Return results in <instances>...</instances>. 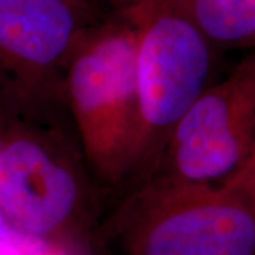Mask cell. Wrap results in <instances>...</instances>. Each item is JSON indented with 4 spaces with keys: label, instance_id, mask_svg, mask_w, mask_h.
I'll list each match as a JSON object with an SVG mask.
<instances>
[{
    "label": "cell",
    "instance_id": "1",
    "mask_svg": "<svg viewBox=\"0 0 255 255\" xmlns=\"http://www.w3.org/2000/svg\"><path fill=\"white\" fill-rule=\"evenodd\" d=\"M64 105L63 94L20 97L23 122L0 143V213L43 241L84 214L95 193L73 122H63Z\"/></svg>",
    "mask_w": 255,
    "mask_h": 255
},
{
    "label": "cell",
    "instance_id": "3",
    "mask_svg": "<svg viewBox=\"0 0 255 255\" xmlns=\"http://www.w3.org/2000/svg\"><path fill=\"white\" fill-rule=\"evenodd\" d=\"M112 227L129 255H254L255 173L226 184L146 174Z\"/></svg>",
    "mask_w": 255,
    "mask_h": 255
},
{
    "label": "cell",
    "instance_id": "9",
    "mask_svg": "<svg viewBox=\"0 0 255 255\" xmlns=\"http://www.w3.org/2000/svg\"><path fill=\"white\" fill-rule=\"evenodd\" d=\"M58 1H63V3H67L70 6H74L77 9L84 10V11H88L90 10V0H58Z\"/></svg>",
    "mask_w": 255,
    "mask_h": 255
},
{
    "label": "cell",
    "instance_id": "4",
    "mask_svg": "<svg viewBox=\"0 0 255 255\" xmlns=\"http://www.w3.org/2000/svg\"><path fill=\"white\" fill-rule=\"evenodd\" d=\"M129 9L139 26L136 170H153L177 122L207 88L211 43L164 0H140Z\"/></svg>",
    "mask_w": 255,
    "mask_h": 255
},
{
    "label": "cell",
    "instance_id": "10",
    "mask_svg": "<svg viewBox=\"0 0 255 255\" xmlns=\"http://www.w3.org/2000/svg\"><path fill=\"white\" fill-rule=\"evenodd\" d=\"M139 1H140V0H139Z\"/></svg>",
    "mask_w": 255,
    "mask_h": 255
},
{
    "label": "cell",
    "instance_id": "7",
    "mask_svg": "<svg viewBox=\"0 0 255 255\" xmlns=\"http://www.w3.org/2000/svg\"><path fill=\"white\" fill-rule=\"evenodd\" d=\"M210 43L250 46L255 37V0H164Z\"/></svg>",
    "mask_w": 255,
    "mask_h": 255
},
{
    "label": "cell",
    "instance_id": "6",
    "mask_svg": "<svg viewBox=\"0 0 255 255\" xmlns=\"http://www.w3.org/2000/svg\"><path fill=\"white\" fill-rule=\"evenodd\" d=\"M87 11L58 0H0V67L14 97L60 94Z\"/></svg>",
    "mask_w": 255,
    "mask_h": 255
},
{
    "label": "cell",
    "instance_id": "8",
    "mask_svg": "<svg viewBox=\"0 0 255 255\" xmlns=\"http://www.w3.org/2000/svg\"><path fill=\"white\" fill-rule=\"evenodd\" d=\"M0 255H31L11 243L0 240Z\"/></svg>",
    "mask_w": 255,
    "mask_h": 255
},
{
    "label": "cell",
    "instance_id": "2",
    "mask_svg": "<svg viewBox=\"0 0 255 255\" xmlns=\"http://www.w3.org/2000/svg\"><path fill=\"white\" fill-rule=\"evenodd\" d=\"M127 21L85 30L64 68V102L95 180L121 183L136 172L140 119L137 100L139 26Z\"/></svg>",
    "mask_w": 255,
    "mask_h": 255
},
{
    "label": "cell",
    "instance_id": "5",
    "mask_svg": "<svg viewBox=\"0 0 255 255\" xmlns=\"http://www.w3.org/2000/svg\"><path fill=\"white\" fill-rule=\"evenodd\" d=\"M152 173L201 184L255 173L254 57L201 92L177 122Z\"/></svg>",
    "mask_w": 255,
    "mask_h": 255
}]
</instances>
